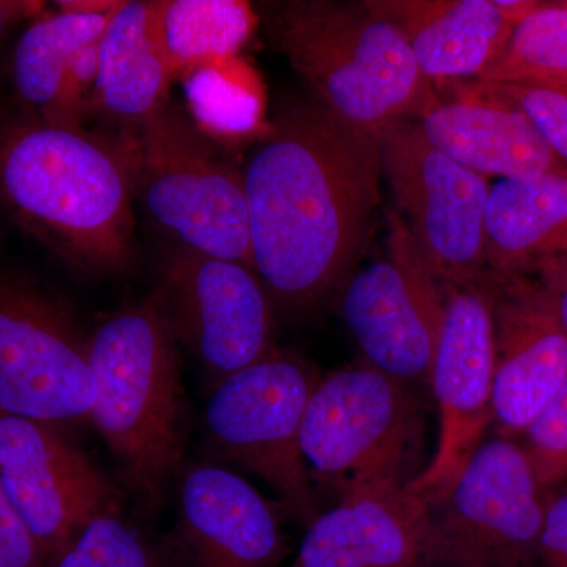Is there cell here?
I'll use <instances>...</instances> for the list:
<instances>
[{"label": "cell", "mask_w": 567, "mask_h": 567, "mask_svg": "<svg viewBox=\"0 0 567 567\" xmlns=\"http://www.w3.org/2000/svg\"><path fill=\"white\" fill-rule=\"evenodd\" d=\"M380 144L315 102L279 112L244 167L252 267L306 309L342 286L380 204Z\"/></svg>", "instance_id": "cell-1"}, {"label": "cell", "mask_w": 567, "mask_h": 567, "mask_svg": "<svg viewBox=\"0 0 567 567\" xmlns=\"http://www.w3.org/2000/svg\"><path fill=\"white\" fill-rule=\"evenodd\" d=\"M130 134L50 125L24 114L0 126V204L24 233L87 274H121L134 251Z\"/></svg>", "instance_id": "cell-2"}, {"label": "cell", "mask_w": 567, "mask_h": 567, "mask_svg": "<svg viewBox=\"0 0 567 567\" xmlns=\"http://www.w3.org/2000/svg\"><path fill=\"white\" fill-rule=\"evenodd\" d=\"M268 31L315 103L364 136L417 122L442 100L404 33L368 2L279 3Z\"/></svg>", "instance_id": "cell-3"}, {"label": "cell", "mask_w": 567, "mask_h": 567, "mask_svg": "<svg viewBox=\"0 0 567 567\" xmlns=\"http://www.w3.org/2000/svg\"><path fill=\"white\" fill-rule=\"evenodd\" d=\"M91 417L134 494L162 498L185 451L181 352L158 295L126 306L89 336Z\"/></svg>", "instance_id": "cell-4"}, {"label": "cell", "mask_w": 567, "mask_h": 567, "mask_svg": "<svg viewBox=\"0 0 567 567\" xmlns=\"http://www.w3.org/2000/svg\"><path fill=\"white\" fill-rule=\"evenodd\" d=\"M424 413L415 388L368 363L320 377L301 424L312 483L339 499L409 486L424 456Z\"/></svg>", "instance_id": "cell-5"}, {"label": "cell", "mask_w": 567, "mask_h": 567, "mask_svg": "<svg viewBox=\"0 0 567 567\" xmlns=\"http://www.w3.org/2000/svg\"><path fill=\"white\" fill-rule=\"evenodd\" d=\"M130 134L136 194L181 246L252 268L244 169L173 100Z\"/></svg>", "instance_id": "cell-6"}, {"label": "cell", "mask_w": 567, "mask_h": 567, "mask_svg": "<svg viewBox=\"0 0 567 567\" xmlns=\"http://www.w3.org/2000/svg\"><path fill=\"white\" fill-rule=\"evenodd\" d=\"M320 375L290 353L271 352L216 383L205 420L224 456L262 480L290 516L319 517L315 483L301 453V424Z\"/></svg>", "instance_id": "cell-7"}, {"label": "cell", "mask_w": 567, "mask_h": 567, "mask_svg": "<svg viewBox=\"0 0 567 567\" xmlns=\"http://www.w3.org/2000/svg\"><path fill=\"white\" fill-rule=\"evenodd\" d=\"M547 495L518 440H484L431 505L434 567H539Z\"/></svg>", "instance_id": "cell-8"}, {"label": "cell", "mask_w": 567, "mask_h": 567, "mask_svg": "<svg viewBox=\"0 0 567 567\" xmlns=\"http://www.w3.org/2000/svg\"><path fill=\"white\" fill-rule=\"evenodd\" d=\"M379 144L395 212L431 275L440 286H480L487 274L488 178L436 151L417 122L386 130Z\"/></svg>", "instance_id": "cell-9"}, {"label": "cell", "mask_w": 567, "mask_h": 567, "mask_svg": "<svg viewBox=\"0 0 567 567\" xmlns=\"http://www.w3.org/2000/svg\"><path fill=\"white\" fill-rule=\"evenodd\" d=\"M87 344L59 298L0 274V413L58 429L91 417L95 379Z\"/></svg>", "instance_id": "cell-10"}, {"label": "cell", "mask_w": 567, "mask_h": 567, "mask_svg": "<svg viewBox=\"0 0 567 567\" xmlns=\"http://www.w3.org/2000/svg\"><path fill=\"white\" fill-rule=\"evenodd\" d=\"M385 216V256L347 276L341 315L364 363L417 390L431 383L445 297L401 216Z\"/></svg>", "instance_id": "cell-11"}, {"label": "cell", "mask_w": 567, "mask_h": 567, "mask_svg": "<svg viewBox=\"0 0 567 567\" xmlns=\"http://www.w3.org/2000/svg\"><path fill=\"white\" fill-rule=\"evenodd\" d=\"M0 484L47 567L93 520L118 514L114 486L62 429L3 413Z\"/></svg>", "instance_id": "cell-12"}, {"label": "cell", "mask_w": 567, "mask_h": 567, "mask_svg": "<svg viewBox=\"0 0 567 567\" xmlns=\"http://www.w3.org/2000/svg\"><path fill=\"white\" fill-rule=\"evenodd\" d=\"M443 320L431 388L439 440L431 461L406 486L439 502L494 425L495 338L491 305L481 286H442Z\"/></svg>", "instance_id": "cell-13"}, {"label": "cell", "mask_w": 567, "mask_h": 567, "mask_svg": "<svg viewBox=\"0 0 567 567\" xmlns=\"http://www.w3.org/2000/svg\"><path fill=\"white\" fill-rule=\"evenodd\" d=\"M178 341L215 383L274 352L270 293L252 268L177 245L156 290Z\"/></svg>", "instance_id": "cell-14"}, {"label": "cell", "mask_w": 567, "mask_h": 567, "mask_svg": "<svg viewBox=\"0 0 567 567\" xmlns=\"http://www.w3.org/2000/svg\"><path fill=\"white\" fill-rule=\"evenodd\" d=\"M480 286L494 320V425L517 440L567 379V333L540 279L487 271Z\"/></svg>", "instance_id": "cell-15"}, {"label": "cell", "mask_w": 567, "mask_h": 567, "mask_svg": "<svg viewBox=\"0 0 567 567\" xmlns=\"http://www.w3.org/2000/svg\"><path fill=\"white\" fill-rule=\"evenodd\" d=\"M177 537L188 567H281L289 551L275 506L218 465L183 475Z\"/></svg>", "instance_id": "cell-16"}, {"label": "cell", "mask_w": 567, "mask_h": 567, "mask_svg": "<svg viewBox=\"0 0 567 567\" xmlns=\"http://www.w3.org/2000/svg\"><path fill=\"white\" fill-rule=\"evenodd\" d=\"M292 567H434L431 503L406 487L339 499L309 525Z\"/></svg>", "instance_id": "cell-17"}, {"label": "cell", "mask_w": 567, "mask_h": 567, "mask_svg": "<svg viewBox=\"0 0 567 567\" xmlns=\"http://www.w3.org/2000/svg\"><path fill=\"white\" fill-rule=\"evenodd\" d=\"M115 10L44 11L31 21L18 40L11 66L25 114L50 125L84 126L91 117L100 44Z\"/></svg>", "instance_id": "cell-18"}, {"label": "cell", "mask_w": 567, "mask_h": 567, "mask_svg": "<svg viewBox=\"0 0 567 567\" xmlns=\"http://www.w3.org/2000/svg\"><path fill=\"white\" fill-rule=\"evenodd\" d=\"M425 140L451 159L484 175L514 178L563 169L524 112L462 84L458 99L432 107L417 121Z\"/></svg>", "instance_id": "cell-19"}, {"label": "cell", "mask_w": 567, "mask_h": 567, "mask_svg": "<svg viewBox=\"0 0 567 567\" xmlns=\"http://www.w3.org/2000/svg\"><path fill=\"white\" fill-rule=\"evenodd\" d=\"M404 33L432 84L480 80L505 52L516 22L496 0H368Z\"/></svg>", "instance_id": "cell-20"}, {"label": "cell", "mask_w": 567, "mask_h": 567, "mask_svg": "<svg viewBox=\"0 0 567 567\" xmlns=\"http://www.w3.org/2000/svg\"><path fill=\"white\" fill-rule=\"evenodd\" d=\"M162 0H125L100 44L91 115L132 133L169 102L173 69L159 32Z\"/></svg>", "instance_id": "cell-21"}, {"label": "cell", "mask_w": 567, "mask_h": 567, "mask_svg": "<svg viewBox=\"0 0 567 567\" xmlns=\"http://www.w3.org/2000/svg\"><path fill=\"white\" fill-rule=\"evenodd\" d=\"M487 271L539 276L567 260V167L502 178L486 215Z\"/></svg>", "instance_id": "cell-22"}, {"label": "cell", "mask_w": 567, "mask_h": 567, "mask_svg": "<svg viewBox=\"0 0 567 567\" xmlns=\"http://www.w3.org/2000/svg\"><path fill=\"white\" fill-rule=\"evenodd\" d=\"M256 24L244 0H162L159 32L175 80L237 59Z\"/></svg>", "instance_id": "cell-23"}, {"label": "cell", "mask_w": 567, "mask_h": 567, "mask_svg": "<svg viewBox=\"0 0 567 567\" xmlns=\"http://www.w3.org/2000/svg\"><path fill=\"white\" fill-rule=\"evenodd\" d=\"M186 114L221 148H235L267 132L262 96L240 59L200 66L181 78Z\"/></svg>", "instance_id": "cell-24"}, {"label": "cell", "mask_w": 567, "mask_h": 567, "mask_svg": "<svg viewBox=\"0 0 567 567\" xmlns=\"http://www.w3.org/2000/svg\"><path fill=\"white\" fill-rule=\"evenodd\" d=\"M477 81L537 84L567 92V0L543 2L517 24L502 58Z\"/></svg>", "instance_id": "cell-25"}, {"label": "cell", "mask_w": 567, "mask_h": 567, "mask_svg": "<svg viewBox=\"0 0 567 567\" xmlns=\"http://www.w3.org/2000/svg\"><path fill=\"white\" fill-rule=\"evenodd\" d=\"M52 567H169L118 514L93 520Z\"/></svg>", "instance_id": "cell-26"}, {"label": "cell", "mask_w": 567, "mask_h": 567, "mask_svg": "<svg viewBox=\"0 0 567 567\" xmlns=\"http://www.w3.org/2000/svg\"><path fill=\"white\" fill-rule=\"evenodd\" d=\"M472 87L513 104L532 122L559 159L567 164V92L537 84H492L473 81Z\"/></svg>", "instance_id": "cell-27"}, {"label": "cell", "mask_w": 567, "mask_h": 567, "mask_svg": "<svg viewBox=\"0 0 567 567\" xmlns=\"http://www.w3.org/2000/svg\"><path fill=\"white\" fill-rule=\"evenodd\" d=\"M537 480L546 488L567 483V379L522 435Z\"/></svg>", "instance_id": "cell-28"}, {"label": "cell", "mask_w": 567, "mask_h": 567, "mask_svg": "<svg viewBox=\"0 0 567 567\" xmlns=\"http://www.w3.org/2000/svg\"><path fill=\"white\" fill-rule=\"evenodd\" d=\"M0 567H47L0 484Z\"/></svg>", "instance_id": "cell-29"}, {"label": "cell", "mask_w": 567, "mask_h": 567, "mask_svg": "<svg viewBox=\"0 0 567 567\" xmlns=\"http://www.w3.org/2000/svg\"><path fill=\"white\" fill-rule=\"evenodd\" d=\"M539 567H567V488H548Z\"/></svg>", "instance_id": "cell-30"}, {"label": "cell", "mask_w": 567, "mask_h": 567, "mask_svg": "<svg viewBox=\"0 0 567 567\" xmlns=\"http://www.w3.org/2000/svg\"><path fill=\"white\" fill-rule=\"evenodd\" d=\"M44 11V3L35 0H0V40L21 21H33Z\"/></svg>", "instance_id": "cell-31"}, {"label": "cell", "mask_w": 567, "mask_h": 567, "mask_svg": "<svg viewBox=\"0 0 567 567\" xmlns=\"http://www.w3.org/2000/svg\"><path fill=\"white\" fill-rule=\"evenodd\" d=\"M536 278L540 279V282L546 286L548 293H550L559 320H561L567 333V260L547 268Z\"/></svg>", "instance_id": "cell-32"}, {"label": "cell", "mask_w": 567, "mask_h": 567, "mask_svg": "<svg viewBox=\"0 0 567 567\" xmlns=\"http://www.w3.org/2000/svg\"><path fill=\"white\" fill-rule=\"evenodd\" d=\"M121 2H115V0H65V2H58V6L59 10L73 11V13H110L117 9Z\"/></svg>", "instance_id": "cell-33"}]
</instances>
